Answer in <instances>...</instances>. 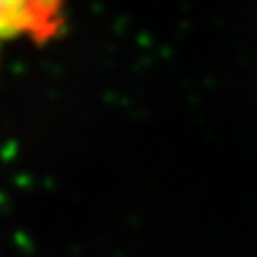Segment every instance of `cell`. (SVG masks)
<instances>
[{"instance_id":"6da1fadb","label":"cell","mask_w":257,"mask_h":257,"mask_svg":"<svg viewBox=\"0 0 257 257\" xmlns=\"http://www.w3.org/2000/svg\"><path fill=\"white\" fill-rule=\"evenodd\" d=\"M65 27V0H0V43L23 39L45 45Z\"/></svg>"}]
</instances>
